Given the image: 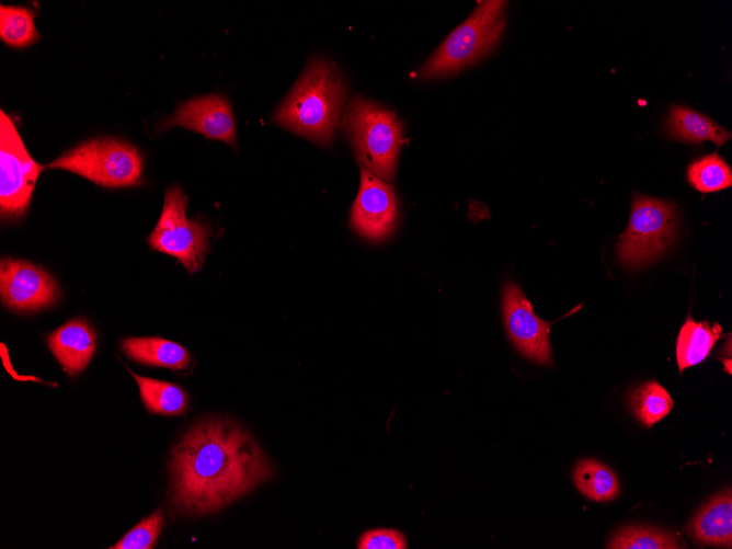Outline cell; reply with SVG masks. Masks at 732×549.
Instances as JSON below:
<instances>
[{
	"label": "cell",
	"mask_w": 732,
	"mask_h": 549,
	"mask_svg": "<svg viewBox=\"0 0 732 549\" xmlns=\"http://www.w3.org/2000/svg\"><path fill=\"white\" fill-rule=\"evenodd\" d=\"M687 179L694 188L702 193L721 191L732 185L731 169L718 153L691 162L687 170Z\"/></svg>",
	"instance_id": "23"
},
{
	"label": "cell",
	"mask_w": 732,
	"mask_h": 549,
	"mask_svg": "<svg viewBox=\"0 0 732 549\" xmlns=\"http://www.w3.org/2000/svg\"><path fill=\"white\" fill-rule=\"evenodd\" d=\"M398 199L391 185L361 168V185L351 211L352 227L364 238L380 241L394 229Z\"/></svg>",
	"instance_id": "11"
},
{
	"label": "cell",
	"mask_w": 732,
	"mask_h": 549,
	"mask_svg": "<svg viewBox=\"0 0 732 549\" xmlns=\"http://www.w3.org/2000/svg\"><path fill=\"white\" fill-rule=\"evenodd\" d=\"M187 196L178 185L170 186L164 194L161 216L147 238L152 250L176 258L190 274L199 271L209 251L208 225L187 219Z\"/></svg>",
	"instance_id": "7"
},
{
	"label": "cell",
	"mask_w": 732,
	"mask_h": 549,
	"mask_svg": "<svg viewBox=\"0 0 732 549\" xmlns=\"http://www.w3.org/2000/svg\"><path fill=\"white\" fill-rule=\"evenodd\" d=\"M504 324L515 348L526 358L541 365H551L550 325L536 316L531 302L522 289L507 282L503 287Z\"/></svg>",
	"instance_id": "10"
},
{
	"label": "cell",
	"mask_w": 732,
	"mask_h": 549,
	"mask_svg": "<svg viewBox=\"0 0 732 549\" xmlns=\"http://www.w3.org/2000/svg\"><path fill=\"white\" fill-rule=\"evenodd\" d=\"M341 126L357 161L378 178L392 181L403 144L402 125L396 114L355 96L345 108Z\"/></svg>",
	"instance_id": "3"
},
{
	"label": "cell",
	"mask_w": 732,
	"mask_h": 549,
	"mask_svg": "<svg viewBox=\"0 0 732 549\" xmlns=\"http://www.w3.org/2000/svg\"><path fill=\"white\" fill-rule=\"evenodd\" d=\"M573 481L583 495L596 502L614 500L620 489L616 473L594 459L577 462Z\"/></svg>",
	"instance_id": "19"
},
{
	"label": "cell",
	"mask_w": 732,
	"mask_h": 549,
	"mask_svg": "<svg viewBox=\"0 0 732 549\" xmlns=\"http://www.w3.org/2000/svg\"><path fill=\"white\" fill-rule=\"evenodd\" d=\"M677 224L673 203L634 195L628 226L616 245L618 260L630 268L655 261L674 243Z\"/></svg>",
	"instance_id": "6"
},
{
	"label": "cell",
	"mask_w": 732,
	"mask_h": 549,
	"mask_svg": "<svg viewBox=\"0 0 732 549\" xmlns=\"http://www.w3.org/2000/svg\"><path fill=\"white\" fill-rule=\"evenodd\" d=\"M358 549H405L407 539L397 529H371L365 531L357 544Z\"/></svg>",
	"instance_id": "25"
},
{
	"label": "cell",
	"mask_w": 732,
	"mask_h": 549,
	"mask_svg": "<svg viewBox=\"0 0 732 549\" xmlns=\"http://www.w3.org/2000/svg\"><path fill=\"white\" fill-rule=\"evenodd\" d=\"M34 12L25 7H0V38L13 48H24L39 39Z\"/></svg>",
	"instance_id": "22"
},
{
	"label": "cell",
	"mask_w": 732,
	"mask_h": 549,
	"mask_svg": "<svg viewBox=\"0 0 732 549\" xmlns=\"http://www.w3.org/2000/svg\"><path fill=\"white\" fill-rule=\"evenodd\" d=\"M664 126L667 135L687 144L709 140L721 146L731 138V133L710 117L682 105L670 108Z\"/></svg>",
	"instance_id": "15"
},
{
	"label": "cell",
	"mask_w": 732,
	"mask_h": 549,
	"mask_svg": "<svg viewBox=\"0 0 732 549\" xmlns=\"http://www.w3.org/2000/svg\"><path fill=\"white\" fill-rule=\"evenodd\" d=\"M163 526V513L158 510L131 528L112 549H151Z\"/></svg>",
	"instance_id": "24"
},
{
	"label": "cell",
	"mask_w": 732,
	"mask_h": 549,
	"mask_svg": "<svg viewBox=\"0 0 732 549\" xmlns=\"http://www.w3.org/2000/svg\"><path fill=\"white\" fill-rule=\"evenodd\" d=\"M169 468L172 504L187 515L218 511L273 474L252 436L224 419L193 426L173 448Z\"/></svg>",
	"instance_id": "1"
},
{
	"label": "cell",
	"mask_w": 732,
	"mask_h": 549,
	"mask_svg": "<svg viewBox=\"0 0 732 549\" xmlns=\"http://www.w3.org/2000/svg\"><path fill=\"white\" fill-rule=\"evenodd\" d=\"M346 98V84L328 61H310L273 121L307 139L329 145Z\"/></svg>",
	"instance_id": "2"
},
{
	"label": "cell",
	"mask_w": 732,
	"mask_h": 549,
	"mask_svg": "<svg viewBox=\"0 0 732 549\" xmlns=\"http://www.w3.org/2000/svg\"><path fill=\"white\" fill-rule=\"evenodd\" d=\"M180 126L236 146V124L231 105L221 94H208L181 103L173 115L157 125L158 131Z\"/></svg>",
	"instance_id": "12"
},
{
	"label": "cell",
	"mask_w": 732,
	"mask_h": 549,
	"mask_svg": "<svg viewBox=\"0 0 732 549\" xmlns=\"http://www.w3.org/2000/svg\"><path fill=\"white\" fill-rule=\"evenodd\" d=\"M506 1H481L472 14L436 49L422 66V79L456 75L488 55L497 44L505 26Z\"/></svg>",
	"instance_id": "4"
},
{
	"label": "cell",
	"mask_w": 732,
	"mask_h": 549,
	"mask_svg": "<svg viewBox=\"0 0 732 549\" xmlns=\"http://www.w3.org/2000/svg\"><path fill=\"white\" fill-rule=\"evenodd\" d=\"M47 345L64 370L78 376L90 363L96 350L93 328L83 319H72L47 336Z\"/></svg>",
	"instance_id": "13"
},
{
	"label": "cell",
	"mask_w": 732,
	"mask_h": 549,
	"mask_svg": "<svg viewBox=\"0 0 732 549\" xmlns=\"http://www.w3.org/2000/svg\"><path fill=\"white\" fill-rule=\"evenodd\" d=\"M687 531L701 546L732 547L731 488L712 496L689 522Z\"/></svg>",
	"instance_id": "14"
},
{
	"label": "cell",
	"mask_w": 732,
	"mask_h": 549,
	"mask_svg": "<svg viewBox=\"0 0 732 549\" xmlns=\"http://www.w3.org/2000/svg\"><path fill=\"white\" fill-rule=\"evenodd\" d=\"M124 353L135 362L171 369H185L191 363L188 352L180 344L162 338H127Z\"/></svg>",
	"instance_id": "16"
},
{
	"label": "cell",
	"mask_w": 732,
	"mask_h": 549,
	"mask_svg": "<svg viewBox=\"0 0 732 549\" xmlns=\"http://www.w3.org/2000/svg\"><path fill=\"white\" fill-rule=\"evenodd\" d=\"M678 537L663 528L630 525L617 530L607 542L611 549H676L684 548Z\"/></svg>",
	"instance_id": "21"
},
{
	"label": "cell",
	"mask_w": 732,
	"mask_h": 549,
	"mask_svg": "<svg viewBox=\"0 0 732 549\" xmlns=\"http://www.w3.org/2000/svg\"><path fill=\"white\" fill-rule=\"evenodd\" d=\"M0 295L9 309L33 312L53 307L60 297V289L43 267L4 258L0 264Z\"/></svg>",
	"instance_id": "9"
},
{
	"label": "cell",
	"mask_w": 732,
	"mask_h": 549,
	"mask_svg": "<svg viewBox=\"0 0 732 549\" xmlns=\"http://www.w3.org/2000/svg\"><path fill=\"white\" fill-rule=\"evenodd\" d=\"M142 167V156L134 145L100 137L67 150L45 168L73 172L96 185L117 188L140 185Z\"/></svg>",
	"instance_id": "5"
},
{
	"label": "cell",
	"mask_w": 732,
	"mask_h": 549,
	"mask_svg": "<svg viewBox=\"0 0 732 549\" xmlns=\"http://www.w3.org/2000/svg\"><path fill=\"white\" fill-rule=\"evenodd\" d=\"M719 323L696 322L688 317L679 330L676 342V357L680 371L702 362L721 336Z\"/></svg>",
	"instance_id": "17"
},
{
	"label": "cell",
	"mask_w": 732,
	"mask_h": 549,
	"mask_svg": "<svg viewBox=\"0 0 732 549\" xmlns=\"http://www.w3.org/2000/svg\"><path fill=\"white\" fill-rule=\"evenodd\" d=\"M135 378L145 407L152 413L182 414L187 407V394L179 386L158 379L139 376L128 368Z\"/></svg>",
	"instance_id": "18"
},
{
	"label": "cell",
	"mask_w": 732,
	"mask_h": 549,
	"mask_svg": "<svg viewBox=\"0 0 732 549\" xmlns=\"http://www.w3.org/2000/svg\"><path fill=\"white\" fill-rule=\"evenodd\" d=\"M628 407L644 426L651 427L668 414L674 401L659 382L648 381L629 393Z\"/></svg>",
	"instance_id": "20"
},
{
	"label": "cell",
	"mask_w": 732,
	"mask_h": 549,
	"mask_svg": "<svg viewBox=\"0 0 732 549\" xmlns=\"http://www.w3.org/2000/svg\"><path fill=\"white\" fill-rule=\"evenodd\" d=\"M44 165L26 150L18 129L2 110L0 112V216L5 221L21 219L30 205L34 186Z\"/></svg>",
	"instance_id": "8"
}]
</instances>
